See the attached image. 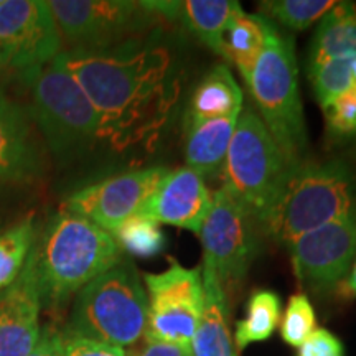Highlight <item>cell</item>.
Wrapping results in <instances>:
<instances>
[{
  "mask_svg": "<svg viewBox=\"0 0 356 356\" xmlns=\"http://www.w3.org/2000/svg\"><path fill=\"white\" fill-rule=\"evenodd\" d=\"M149 322L144 338L190 346L203 312L202 267L188 269L170 257L159 274L144 275Z\"/></svg>",
  "mask_w": 356,
  "mask_h": 356,
  "instance_id": "obj_9",
  "label": "cell"
},
{
  "mask_svg": "<svg viewBox=\"0 0 356 356\" xmlns=\"http://www.w3.org/2000/svg\"><path fill=\"white\" fill-rule=\"evenodd\" d=\"M63 47L48 2L0 0V68L22 73L51 63Z\"/></svg>",
  "mask_w": 356,
  "mask_h": 356,
  "instance_id": "obj_10",
  "label": "cell"
},
{
  "mask_svg": "<svg viewBox=\"0 0 356 356\" xmlns=\"http://www.w3.org/2000/svg\"><path fill=\"white\" fill-rule=\"evenodd\" d=\"M261 19L266 33L264 50L256 61L248 88L267 131L287 162L296 167L307 160L309 140L293 40L280 33L270 20Z\"/></svg>",
  "mask_w": 356,
  "mask_h": 356,
  "instance_id": "obj_5",
  "label": "cell"
},
{
  "mask_svg": "<svg viewBox=\"0 0 356 356\" xmlns=\"http://www.w3.org/2000/svg\"><path fill=\"white\" fill-rule=\"evenodd\" d=\"M147 322L145 286L134 262L122 257L74 296L65 328L126 350L145 337Z\"/></svg>",
  "mask_w": 356,
  "mask_h": 356,
  "instance_id": "obj_4",
  "label": "cell"
},
{
  "mask_svg": "<svg viewBox=\"0 0 356 356\" xmlns=\"http://www.w3.org/2000/svg\"><path fill=\"white\" fill-rule=\"evenodd\" d=\"M297 356H345L341 340L325 328H317L299 346Z\"/></svg>",
  "mask_w": 356,
  "mask_h": 356,
  "instance_id": "obj_31",
  "label": "cell"
},
{
  "mask_svg": "<svg viewBox=\"0 0 356 356\" xmlns=\"http://www.w3.org/2000/svg\"><path fill=\"white\" fill-rule=\"evenodd\" d=\"M3 226V215H2V211H0V228H2Z\"/></svg>",
  "mask_w": 356,
  "mask_h": 356,
  "instance_id": "obj_35",
  "label": "cell"
},
{
  "mask_svg": "<svg viewBox=\"0 0 356 356\" xmlns=\"http://www.w3.org/2000/svg\"><path fill=\"white\" fill-rule=\"evenodd\" d=\"M327 131L337 139L356 137V84L322 106Z\"/></svg>",
  "mask_w": 356,
  "mask_h": 356,
  "instance_id": "obj_29",
  "label": "cell"
},
{
  "mask_svg": "<svg viewBox=\"0 0 356 356\" xmlns=\"http://www.w3.org/2000/svg\"><path fill=\"white\" fill-rule=\"evenodd\" d=\"M225 60H228L238 68L244 79L249 83L256 61L264 50L266 33L259 15H251L239 6L231 17L225 33Z\"/></svg>",
  "mask_w": 356,
  "mask_h": 356,
  "instance_id": "obj_22",
  "label": "cell"
},
{
  "mask_svg": "<svg viewBox=\"0 0 356 356\" xmlns=\"http://www.w3.org/2000/svg\"><path fill=\"white\" fill-rule=\"evenodd\" d=\"M56 60L70 71L96 109L101 140L115 152L150 147L167 126L180 81L170 51L140 40L106 50H63Z\"/></svg>",
  "mask_w": 356,
  "mask_h": 356,
  "instance_id": "obj_1",
  "label": "cell"
},
{
  "mask_svg": "<svg viewBox=\"0 0 356 356\" xmlns=\"http://www.w3.org/2000/svg\"><path fill=\"white\" fill-rule=\"evenodd\" d=\"M42 305L60 309L97 275L122 259L114 236L86 218L55 213L33 244Z\"/></svg>",
  "mask_w": 356,
  "mask_h": 356,
  "instance_id": "obj_2",
  "label": "cell"
},
{
  "mask_svg": "<svg viewBox=\"0 0 356 356\" xmlns=\"http://www.w3.org/2000/svg\"><path fill=\"white\" fill-rule=\"evenodd\" d=\"M239 115L185 124L186 167L203 178L220 175Z\"/></svg>",
  "mask_w": 356,
  "mask_h": 356,
  "instance_id": "obj_19",
  "label": "cell"
},
{
  "mask_svg": "<svg viewBox=\"0 0 356 356\" xmlns=\"http://www.w3.org/2000/svg\"><path fill=\"white\" fill-rule=\"evenodd\" d=\"M43 165L29 111L0 91V181L26 184L40 178Z\"/></svg>",
  "mask_w": 356,
  "mask_h": 356,
  "instance_id": "obj_16",
  "label": "cell"
},
{
  "mask_svg": "<svg viewBox=\"0 0 356 356\" xmlns=\"http://www.w3.org/2000/svg\"><path fill=\"white\" fill-rule=\"evenodd\" d=\"M213 195L198 172L188 167L170 170L160 181L139 215L200 234L211 208Z\"/></svg>",
  "mask_w": 356,
  "mask_h": 356,
  "instance_id": "obj_15",
  "label": "cell"
},
{
  "mask_svg": "<svg viewBox=\"0 0 356 356\" xmlns=\"http://www.w3.org/2000/svg\"><path fill=\"white\" fill-rule=\"evenodd\" d=\"M287 249L302 286L330 292L343 282L356 259V213L300 236Z\"/></svg>",
  "mask_w": 356,
  "mask_h": 356,
  "instance_id": "obj_12",
  "label": "cell"
},
{
  "mask_svg": "<svg viewBox=\"0 0 356 356\" xmlns=\"http://www.w3.org/2000/svg\"><path fill=\"white\" fill-rule=\"evenodd\" d=\"M119 248L134 257L149 259L165 249V234L155 222L144 215H134L113 233Z\"/></svg>",
  "mask_w": 356,
  "mask_h": 356,
  "instance_id": "obj_25",
  "label": "cell"
},
{
  "mask_svg": "<svg viewBox=\"0 0 356 356\" xmlns=\"http://www.w3.org/2000/svg\"><path fill=\"white\" fill-rule=\"evenodd\" d=\"M35 241L33 216L0 233V292L12 286L24 269Z\"/></svg>",
  "mask_w": 356,
  "mask_h": 356,
  "instance_id": "obj_24",
  "label": "cell"
},
{
  "mask_svg": "<svg viewBox=\"0 0 356 356\" xmlns=\"http://www.w3.org/2000/svg\"><path fill=\"white\" fill-rule=\"evenodd\" d=\"M61 38L83 50H106L139 40L160 20L132 0H53L48 2Z\"/></svg>",
  "mask_w": 356,
  "mask_h": 356,
  "instance_id": "obj_8",
  "label": "cell"
},
{
  "mask_svg": "<svg viewBox=\"0 0 356 356\" xmlns=\"http://www.w3.org/2000/svg\"><path fill=\"white\" fill-rule=\"evenodd\" d=\"M24 76L32 92L26 111L51 154L66 160L101 140L96 109L56 58L42 68L25 71Z\"/></svg>",
  "mask_w": 356,
  "mask_h": 356,
  "instance_id": "obj_6",
  "label": "cell"
},
{
  "mask_svg": "<svg viewBox=\"0 0 356 356\" xmlns=\"http://www.w3.org/2000/svg\"><path fill=\"white\" fill-rule=\"evenodd\" d=\"M337 2L333 0H267L259 3V13L273 24L291 30H307L327 13Z\"/></svg>",
  "mask_w": 356,
  "mask_h": 356,
  "instance_id": "obj_26",
  "label": "cell"
},
{
  "mask_svg": "<svg viewBox=\"0 0 356 356\" xmlns=\"http://www.w3.org/2000/svg\"><path fill=\"white\" fill-rule=\"evenodd\" d=\"M318 104L323 106L356 84V56L338 58L309 73Z\"/></svg>",
  "mask_w": 356,
  "mask_h": 356,
  "instance_id": "obj_27",
  "label": "cell"
},
{
  "mask_svg": "<svg viewBox=\"0 0 356 356\" xmlns=\"http://www.w3.org/2000/svg\"><path fill=\"white\" fill-rule=\"evenodd\" d=\"M356 56V6L337 2L320 19L317 32L310 43L307 71L338 58Z\"/></svg>",
  "mask_w": 356,
  "mask_h": 356,
  "instance_id": "obj_21",
  "label": "cell"
},
{
  "mask_svg": "<svg viewBox=\"0 0 356 356\" xmlns=\"http://www.w3.org/2000/svg\"><path fill=\"white\" fill-rule=\"evenodd\" d=\"M30 356H61L60 328L47 325L40 330L37 345Z\"/></svg>",
  "mask_w": 356,
  "mask_h": 356,
  "instance_id": "obj_33",
  "label": "cell"
},
{
  "mask_svg": "<svg viewBox=\"0 0 356 356\" xmlns=\"http://www.w3.org/2000/svg\"><path fill=\"white\" fill-rule=\"evenodd\" d=\"M203 312L191 340V356H238L229 330L228 299L216 270L203 262Z\"/></svg>",
  "mask_w": 356,
  "mask_h": 356,
  "instance_id": "obj_18",
  "label": "cell"
},
{
  "mask_svg": "<svg viewBox=\"0 0 356 356\" xmlns=\"http://www.w3.org/2000/svg\"><path fill=\"white\" fill-rule=\"evenodd\" d=\"M198 236L203 262L216 270L222 287L234 286L246 277L256 256L254 220L225 186L213 193L211 208Z\"/></svg>",
  "mask_w": 356,
  "mask_h": 356,
  "instance_id": "obj_11",
  "label": "cell"
},
{
  "mask_svg": "<svg viewBox=\"0 0 356 356\" xmlns=\"http://www.w3.org/2000/svg\"><path fill=\"white\" fill-rule=\"evenodd\" d=\"M292 167L259 114L252 108L243 109L221 172V186L257 225L279 197Z\"/></svg>",
  "mask_w": 356,
  "mask_h": 356,
  "instance_id": "obj_7",
  "label": "cell"
},
{
  "mask_svg": "<svg viewBox=\"0 0 356 356\" xmlns=\"http://www.w3.org/2000/svg\"><path fill=\"white\" fill-rule=\"evenodd\" d=\"M160 20L184 26L200 42L225 58V33L231 17L239 7L234 0H181V2H145Z\"/></svg>",
  "mask_w": 356,
  "mask_h": 356,
  "instance_id": "obj_17",
  "label": "cell"
},
{
  "mask_svg": "<svg viewBox=\"0 0 356 356\" xmlns=\"http://www.w3.org/2000/svg\"><path fill=\"white\" fill-rule=\"evenodd\" d=\"M282 300L274 291H256L251 293L246 307V317L236 323L234 346L244 350L252 343L269 340L280 323Z\"/></svg>",
  "mask_w": 356,
  "mask_h": 356,
  "instance_id": "obj_23",
  "label": "cell"
},
{
  "mask_svg": "<svg viewBox=\"0 0 356 356\" xmlns=\"http://www.w3.org/2000/svg\"><path fill=\"white\" fill-rule=\"evenodd\" d=\"M142 343L127 351V356H191V348L185 345L168 343V341H157L142 338Z\"/></svg>",
  "mask_w": 356,
  "mask_h": 356,
  "instance_id": "obj_32",
  "label": "cell"
},
{
  "mask_svg": "<svg viewBox=\"0 0 356 356\" xmlns=\"http://www.w3.org/2000/svg\"><path fill=\"white\" fill-rule=\"evenodd\" d=\"M42 307L32 248L15 282L0 292V356H30L42 330Z\"/></svg>",
  "mask_w": 356,
  "mask_h": 356,
  "instance_id": "obj_14",
  "label": "cell"
},
{
  "mask_svg": "<svg viewBox=\"0 0 356 356\" xmlns=\"http://www.w3.org/2000/svg\"><path fill=\"white\" fill-rule=\"evenodd\" d=\"M317 330V317L307 293H293L280 320V337L287 345L299 348Z\"/></svg>",
  "mask_w": 356,
  "mask_h": 356,
  "instance_id": "obj_28",
  "label": "cell"
},
{
  "mask_svg": "<svg viewBox=\"0 0 356 356\" xmlns=\"http://www.w3.org/2000/svg\"><path fill=\"white\" fill-rule=\"evenodd\" d=\"M168 172L165 167H147L106 178L70 195L61 210L86 218L113 234L142 210Z\"/></svg>",
  "mask_w": 356,
  "mask_h": 356,
  "instance_id": "obj_13",
  "label": "cell"
},
{
  "mask_svg": "<svg viewBox=\"0 0 356 356\" xmlns=\"http://www.w3.org/2000/svg\"><path fill=\"white\" fill-rule=\"evenodd\" d=\"M243 89L226 65H218L195 88L185 115V124L239 115Z\"/></svg>",
  "mask_w": 356,
  "mask_h": 356,
  "instance_id": "obj_20",
  "label": "cell"
},
{
  "mask_svg": "<svg viewBox=\"0 0 356 356\" xmlns=\"http://www.w3.org/2000/svg\"><path fill=\"white\" fill-rule=\"evenodd\" d=\"M61 356H127V351L119 346L84 338L68 328L60 330Z\"/></svg>",
  "mask_w": 356,
  "mask_h": 356,
  "instance_id": "obj_30",
  "label": "cell"
},
{
  "mask_svg": "<svg viewBox=\"0 0 356 356\" xmlns=\"http://www.w3.org/2000/svg\"><path fill=\"white\" fill-rule=\"evenodd\" d=\"M356 213V188L343 162H300L292 167L259 226L275 243L289 246L310 231Z\"/></svg>",
  "mask_w": 356,
  "mask_h": 356,
  "instance_id": "obj_3",
  "label": "cell"
},
{
  "mask_svg": "<svg viewBox=\"0 0 356 356\" xmlns=\"http://www.w3.org/2000/svg\"><path fill=\"white\" fill-rule=\"evenodd\" d=\"M338 287H340L341 296L343 297H348V299L356 297V259L353 262V266H351L348 277H345L343 282H341Z\"/></svg>",
  "mask_w": 356,
  "mask_h": 356,
  "instance_id": "obj_34",
  "label": "cell"
}]
</instances>
